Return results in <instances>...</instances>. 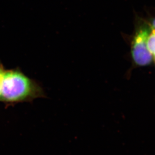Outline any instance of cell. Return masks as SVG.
<instances>
[{"label": "cell", "mask_w": 155, "mask_h": 155, "mask_svg": "<svg viewBox=\"0 0 155 155\" xmlns=\"http://www.w3.org/2000/svg\"><path fill=\"white\" fill-rule=\"evenodd\" d=\"M151 28L148 25L142 26L136 33L132 48V55L136 63L146 65L151 62L152 55L148 48L147 41Z\"/></svg>", "instance_id": "7a4b0ae2"}, {"label": "cell", "mask_w": 155, "mask_h": 155, "mask_svg": "<svg viewBox=\"0 0 155 155\" xmlns=\"http://www.w3.org/2000/svg\"><path fill=\"white\" fill-rule=\"evenodd\" d=\"M152 28H154V29L155 30L154 31H155V19H154V20L153 21L152 23Z\"/></svg>", "instance_id": "277c9868"}, {"label": "cell", "mask_w": 155, "mask_h": 155, "mask_svg": "<svg viewBox=\"0 0 155 155\" xmlns=\"http://www.w3.org/2000/svg\"><path fill=\"white\" fill-rule=\"evenodd\" d=\"M4 71L5 70L3 69V67L0 65V94H1V90L2 81L3 79V74Z\"/></svg>", "instance_id": "3957f363"}, {"label": "cell", "mask_w": 155, "mask_h": 155, "mask_svg": "<svg viewBox=\"0 0 155 155\" xmlns=\"http://www.w3.org/2000/svg\"><path fill=\"white\" fill-rule=\"evenodd\" d=\"M40 84L18 70L5 71L2 81L0 101L17 104L32 101L44 97Z\"/></svg>", "instance_id": "6da1fadb"}]
</instances>
